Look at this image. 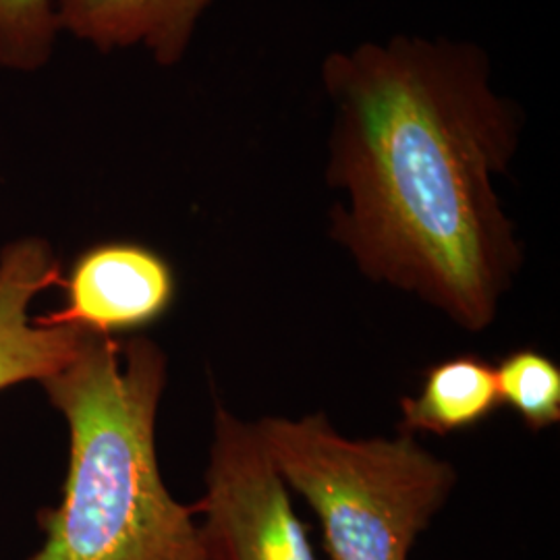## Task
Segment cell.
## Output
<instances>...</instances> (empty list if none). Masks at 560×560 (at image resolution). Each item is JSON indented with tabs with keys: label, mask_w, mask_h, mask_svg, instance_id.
I'll list each match as a JSON object with an SVG mask.
<instances>
[{
	"label": "cell",
	"mask_w": 560,
	"mask_h": 560,
	"mask_svg": "<svg viewBox=\"0 0 560 560\" xmlns=\"http://www.w3.org/2000/svg\"><path fill=\"white\" fill-rule=\"evenodd\" d=\"M60 27L55 0H0V67L34 73L52 59Z\"/></svg>",
	"instance_id": "cell-10"
},
{
	"label": "cell",
	"mask_w": 560,
	"mask_h": 560,
	"mask_svg": "<svg viewBox=\"0 0 560 560\" xmlns=\"http://www.w3.org/2000/svg\"><path fill=\"white\" fill-rule=\"evenodd\" d=\"M65 284L67 303L40 316L44 326H75L115 337L159 320L175 300L173 268L138 243H102L88 249Z\"/></svg>",
	"instance_id": "cell-5"
},
{
	"label": "cell",
	"mask_w": 560,
	"mask_h": 560,
	"mask_svg": "<svg viewBox=\"0 0 560 560\" xmlns=\"http://www.w3.org/2000/svg\"><path fill=\"white\" fill-rule=\"evenodd\" d=\"M399 432L448 436L490 420L501 407L497 372L478 355H457L430 365L418 397L399 400Z\"/></svg>",
	"instance_id": "cell-8"
},
{
	"label": "cell",
	"mask_w": 560,
	"mask_h": 560,
	"mask_svg": "<svg viewBox=\"0 0 560 560\" xmlns=\"http://www.w3.org/2000/svg\"><path fill=\"white\" fill-rule=\"evenodd\" d=\"M254 428L287 488L320 521L328 560H409L457 488L453 463L409 432L347 439L324 413Z\"/></svg>",
	"instance_id": "cell-3"
},
{
	"label": "cell",
	"mask_w": 560,
	"mask_h": 560,
	"mask_svg": "<svg viewBox=\"0 0 560 560\" xmlns=\"http://www.w3.org/2000/svg\"><path fill=\"white\" fill-rule=\"evenodd\" d=\"M326 180L330 237L368 279L480 332L523 266L494 179L520 150L523 115L469 40L397 34L330 52Z\"/></svg>",
	"instance_id": "cell-1"
},
{
	"label": "cell",
	"mask_w": 560,
	"mask_h": 560,
	"mask_svg": "<svg viewBox=\"0 0 560 560\" xmlns=\"http://www.w3.org/2000/svg\"><path fill=\"white\" fill-rule=\"evenodd\" d=\"M214 0H55L60 32L101 52L140 48L156 65L175 67L191 48Z\"/></svg>",
	"instance_id": "cell-7"
},
{
	"label": "cell",
	"mask_w": 560,
	"mask_h": 560,
	"mask_svg": "<svg viewBox=\"0 0 560 560\" xmlns=\"http://www.w3.org/2000/svg\"><path fill=\"white\" fill-rule=\"evenodd\" d=\"M212 434L206 492L196 504L206 560H318L254 423L219 402Z\"/></svg>",
	"instance_id": "cell-4"
},
{
	"label": "cell",
	"mask_w": 560,
	"mask_h": 560,
	"mask_svg": "<svg viewBox=\"0 0 560 560\" xmlns=\"http://www.w3.org/2000/svg\"><path fill=\"white\" fill-rule=\"evenodd\" d=\"M60 284V264L42 237H21L0 249V390L48 381L80 353L88 330L44 326L30 314L34 300Z\"/></svg>",
	"instance_id": "cell-6"
},
{
	"label": "cell",
	"mask_w": 560,
	"mask_h": 560,
	"mask_svg": "<svg viewBox=\"0 0 560 560\" xmlns=\"http://www.w3.org/2000/svg\"><path fill=\"white\" fill-rule=\"evenodd\" d=\"M501 405L511 407L532 432L560 421V368L534 347L506 353L497 365Z\"/></svg>",
	"instance_id": "cell-9"
},
{
	"label": "cell",
	"mask_w": 560,
	"mask_h": 560,
	"mask_svg": "<svg viewBox=\"0 0 560 560\" xmlns=\"http://www.w3.org/2000/svg\"><path fill=\"white\" fill-rule=\"evenodd\" d=\"M166 355L154 340L94 335L40 382L69 425V471L27 560H206L198 506L162 480L156 418Z\"/></svg>",
	"instance_id": "cell-2"
}]
</instances>
